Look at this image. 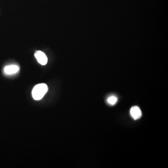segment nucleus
<instances>
[{
  "label": "nucleus",
  "instance_id": "nucleus-1",
  "mask_svg": "<svg viewBox=\"0 0 168 168\" xmlns=\"http://www.w3.org/2000/svg\"><path fill=\"white\" fill-rule=\"evenodd\" d=\"M48 86L46 84H38L35 86L32 90V96L37 101L42 99L48 91Z\"/></svg>",
  "mask_w": 168,
  "mask_h": 168
},
{
  "label": "nucleus",
  "instance_id": "nucleus-2",
  "mask_svg": "<svg viewBox=\"0 0 168 168\" xmlns=\"http://www.w3.org/2000/svg\"><path fill=\"white\" fill-rule=\"evenodd\" d=\"M35 56L38 62L42 65H46L47 63L48 59L46 55L41 51H37L35 53Z\"/></svg>",
  "mask_w": 168,
  "mask_h": 168
},
{
  "label": "nucleus",
  "instance_id": "nucleus-3",
  "mask_svg": "<svg viewBox=\"0 0 168 168\" xmlns=\"http://www.w3.org/2000/svg\"><path fill=\"white\" fill-rule=\"evenodd\" d=\"M130 114L132 117L135 120L139 119L142 116V111L139 107L137 106L132 107L130 110Z\"/></svg>",
  "mask_w": 168,
  "mask_h": 168
},
{
  "label": "nucleus",
  "instance_id": "nucleus-4",
  "mask_svg": "<svg viewBox=\"0 0 168 168\" xmlns=\"http://www.w3.org/2000/svg\"><path fill=\"white\" fill-rule=\"evenodd\" d=\"M19 67L17 65H8L4 68V72L7 75H11L14 74L18 72Z\"/></svg>",
  "mask_w": 168,
  "mask_h": 168
},
{
  "label": "nucleus",
  "instance_id": "nucleus-5",
  "mask_svg": "<svg viewBox=\"0 0 168 168\" xmlns=\"http://www.w3.org/2000/svg\"><path fill=\"white\" fill-rule=\"evenodd\" d=\"M117 98L115 96H114V95L111 96L107 98V103L109 104L111 106H114V105H115L117 103Z\"/></svg>",
  "mask_w": 168,
  "mask_h": 168
}]
</instances>
